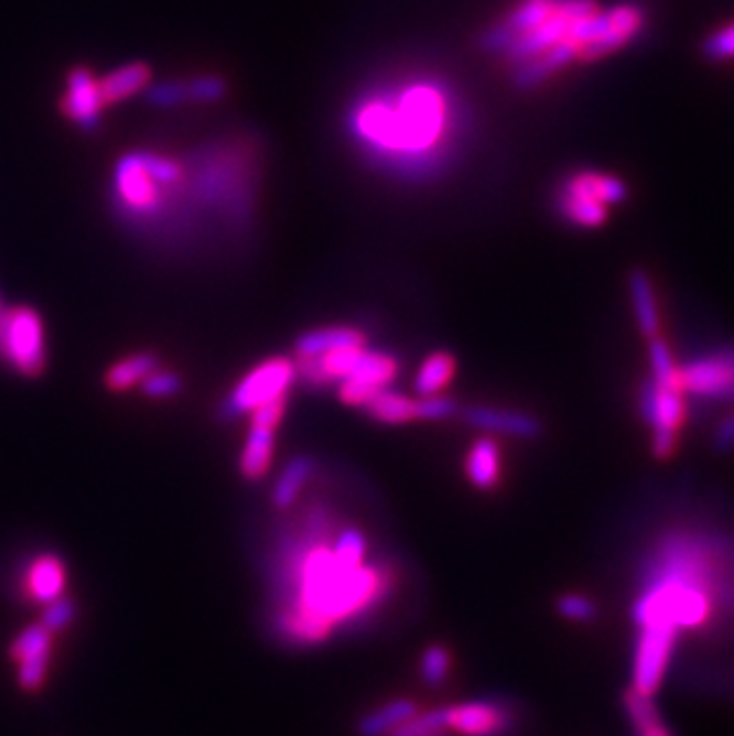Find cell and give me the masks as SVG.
Returning a JSON list of instances; mask_svg holds the SVG:
<instances>
[{"instance_id":"obj_30","label":"cell","mask_w":734,"mask_h":736,"mask_svg":"<svg viewBox=\"0 0 734 736\" xmlns=\"http://www.w3.org/2000/svg\"><path fill=\"white\" fill-rule=\"evenodd\" d=\"M701 53L711 63H734V20L703 39Z\"/></svg>"},{"instance_id":"obj_23","label":"cell","mask_w":734,"mask_h":736,"mask_svg":"<svg viewBox=\"0 0 734 736\" xmlns=\"http://www.w3.org/2000/svg\"><path fill=\"white\" fill-rule=\"evenodd\" d=\"M313 475H315L313 458H307V455H296V458H291L282 469V475L277 477L270 494L274 510H291L296 506L301 491L305 489V484L311 481Z\"/></svg>"},{"instance_id":"obj_1","label":"cell","mask_w":734,"mask_h":736,"mask_svg":"<svg viewBox=\"0 0 734 736\" xmlns=\"http://www.w3.org/2000/svg\"><path fill=\"white\" fill-rule=\"evenodd\" d=\"M465 129L461 96L434 75H408L365 91L348 112V131L377 163L424 174L456 153Z\"/></svg>"},{"instance_id":"obj_17","label":"cell","mask_w":734,"mask_h":736,"mask_svg":"<svg viewBox=\"0 0 734 736\" xmlns=\"http://www.w3.org/2000/svg\"><path fill=\"white\" fill-rule=\"evenodd\" d=\"M151 84H153V67L143 61L125 63L110 69L108 75L98 77L100 96L102 102H106V108L143 94L145 88H151Z\"/></svg>"},{"instance_id":"obj_26","label":"cell","mask_w":734,"mask_h":736,"mask_svg":"<svg viewBox=\"0 0 734 736\" xmlns=\"http://www.w3.org/2000/svg\"><path fill=\"white\" fill-rule=\"evenodd\" d=\"M458 362L456 356L449 350H432L428 358L422 360L420 370L415 375V393L418 399L424 396H439L451 385V379L456 377Z\"/></svg>"},{"instance_id":"obj_6","label":"cell","mask_w":734,"mask_h":736,"mask_svg":"<svg viewBox=\"0 0 734 736\" xmlns=\"http://www.w3.org/2000/svg\"><path fill=\"white\" fill-rule=\"evenodd\" d=\"M646 26H649V10L639 0H623V3L601 10L596 36L590 48L582 53L580 63H598L608 55L620 53L646 32Z\"/></svg>"},{"instance_id":"obj_11","label":"cell","mask_w":734,"mask_h":736,"mask_svg":"<svg viewBox=\"0 0 734 736\" xmlns=\"http://www.w3.org/2000/svg\"><path fill=\"white\" fill-rule=\"evenodd\" d=\"M399 370H401V362L393 356V353L365 348L358 365L354 367V372L336 385L339 401L350 408H363L375 393H379L381 389H389L393 385V379L396 375H399Z\"/></svg>"},{"instance_id":"obj_37","label":"cell","mask_w":734,"mask_h":736,"mask_svg":"<svg viewBox=\"0 0 734 736\" xmlns=\"http://www.w3.org/2000/svg\"><path fill=\"white\" fill-rule=\"evenodd\" d=\"M713 446L721 453H730L734 448V412H730L727 418L717 422L713 434Z\"/></svg>"},{"instance_id":"obj_28","label":"cell","mask_w":734,"mask_h":736,"mask_svg":"<svg viewBox=\"0 0 734 736\" xmlns=\"http://www.w3.org/2000/svg\"><path fill=\"white\" fill-rule=\"evenodd\" d=\"M451 653L442 643H432L420 658V677L428 686H442L451 672Z\"/></svg>"},{"instance_id":"obj_9","label":"cell","mask_w":734,"mask_h":736,"mask_svg":"<svg viewBox=\"0 0 734 736\" xmlns=\"http://www.w3.org/2000/svg\"><path fill=\"white\" fill-rule=\"evenodd\" d=\"M678 387L682 393L734 403V346L717 348L678 367Z\"/></svg>"},{"instance_id":"obj_40","label":"cell","mask_w":734,"mask_h":736,"mask_svg":"<svg viewBox=\"0 0 734 736\" xmlns=\"http://www.w3.org/2000/svg\"><path fill=\"white\" fill-rule=\"evenodd\" d=\"M3 313H6V305H3V301H0V317H3Z\"/></svg>"},{"instance_id":"obj_38","label":"cell","mask_w":734,"mask_h":736,"mask_svg":"<svg viewBox=\"0 0 734 736\" xmlns=\"http://www.w3.org/2000/svg\"><path fill=\"white\" fill-rule=\"evenodd\" d=\"M639 736H672V734L663 727V723H656V725H651V727L641 729Z\"/></svg>"},{"instance_id":"obj_4","label":"cell","mask_w":734,"mask_h":736,"mask_svg":"<svg viewBox=\"0 0 734 736\" xmlns=\"http://www.w3.org/2000/svg\"><path fill=\"white\" fill-rule=\"evenodd\" d=\"M0 360L26 379H39L46 372V329L34 307H6L0 317Z\"/></svg>"},{"instance_id":"obj_36","label":"cell","mask_w":734,"mask_h":736,"mask_svg":"<svg viewBox=\"0 0 734 736\" xmlns=\"http://www.w3.org/2000/svg\"><path fill=\"white\" fill-rule=\"evenodd\" d=\"M558 613L572 623H590L596 617V603L582 594H565L555 603Z\"/></svg>"},{"instance_id":"obj_24","label":"cell","mask_w":734,"mask_h":736,"mask_svg":"<svg viewBox=\"0 0 734 736\" xmlns=\"http://www.w3.org/2000/svg\"><path fill=\"white\" fill-rule=\"evenodd\" d=\"M363 410L370 420L389 426L418 422V399L391 389H381L379 393H375L373 399L363 405Z\"/></svg>"},{"instance_id":"obj_34","label":"cell","mask_w":734,"mask_h":736,"mask_svg":"<svg viewBox=\"0 0 734 736\" xmlns=\"http://www.w3.org/2000/svg\"><path fill=\"white\" fill-rule=\"evenodd\" d=\"M75 617H77L75 600H72L69 596H61L53 603H48V606H43L41 625L51 629L53 635H61V631H65L72 623H75Z\"/></svg>"},{"instance_id":"obj_21","label":"cell","mask_w":734,"mask_h":736,"mask_svg":"<svg viewBox=\"0 0 734 736\" xmlns=\"http://www.w3.org/2000/svg\"><path fill=\"white\" fill-rule=\"evenodd\" d=\"M465 475L482 491L496 489L501 479V448L494 439L482 436L465 455Z\"/></svg>"},{"instance_id":"obj_7","label":"cell","mask_w":734,"mask_h":736,"mask_svg":"<svg viewBox=\"0 0 734 736\" xmlns=\"http://www.w3.org/2000/svg\"><path fill=\"white\" fill-rule=\"evenodd\" d=\"M641 415L654 430L651 448L658 458H670L674 439L684 420V399L678 385H658L656 379L644 381L641 387Z\"/></svg>"},{"instance_id":"obj_16","label":"cell","mask_w":734,"mask_h":736,"mask_svg":"<svg viewBox=\"0 0 734 736\" xmlns=\"http://www.w3.org/2000/svg\"><path fill=\"white\" fill-rule=\"evenodd\" d=\"M461 418L467 426L487 434H506L525 441H535L541 436V422L530 412L492 408V405H469L461 410Z\"/></svg>"},{"instance_id":"obj_29","label":"cell","mask_w":734,"mask_h":736,"mask_svg":"<svg viewBox=\"0 0 734 736\" xmlns=\"http://www.w3.org/2000/svg\"><path fill=\"white\" fill-rule=\"evenodd\" d=\"M184 381L177 372L165 370V367H155V370L141 381V391L145 399H153V401H168L174 399V396L182 393Z\"/></svg>"},{"instance_id":"obj_10","label":"cell","mask_w":734,"mask_h":736,"mask_svg":"<svg viewBox=\"0 0 734 736\" xmlns=\"http://www.w3.org/2000/svg\"><path fill=\"white\" fill-rule=\"evenodd\" d=\"M55 635L39 623L26 625L10 643V660L18 668V684L26 694H36L48 680Z\"/></svg>"},{"instance_id":"obj_35","label":"cell","mask_w":734,"mask_h":736,"mask_svg":"<svg viewBox=\"0 0 734 736\" xmlns=\"http://www.w3.org/2000/svg\"><path fill=\"white\" fill-rule=\"evenodd\" d=\"M461 415V405L451 396H424L418 399V420L424 422H442Z\"/></svg>"},{"instance_id":"obj_13","label":"cell","mask_w":734,"mask_h":736,"mask_svg":"<svg viewBox=\"0 0 734 736\" xmlns=\"http://www.w3.org/2000/svg\"><path fill=\"white\" fill-rule=\"evenodd\" d=\"M446 727L461 736H504L512 725L508 705L496 701H467L446 705Z\"/></svg>"},{"instance_id":"obj_25","label":"cell","mask_w":734,"mask_h":736,"mask_svg":"<svg viewBox=\"0 0 734 736\" xmlns=\"http://www.w3.org/2000/svg\"><path fill=\"white\" fill-rule=\"evenodd\" d=\"M420 713V705L413 699H393L385 705H379L373 713H367L358 719L360 736H389L393 729H399L410 717Z\"/></svg>"},{"instance_id":"obj_15","label":"cell","mask_w":734,"mask_h":736,"mask_svg":"<svg viewBox=\"0 0 734 736\" xmlns=\"http://www.w3.org/2000/svg\"><path fill=\"white\" fill-rule=\"evenodd\" d=\"M22 596L34 606H48L55 598L65 596L67 565L57 553H39L24 565L22 572Z\"/></svg>"},{"instance_id":"obj_18","label":"cell","mask_w":734,"mask_h":736,"mask_svg":"<svg viewBox=\"0 0 734 736\" xmlns=\"http://www.w3.org/2000/svg\"><path fill=\"white\" fill-rule=\"evenodd\" d=\"M348 346H367L365 332L348 325L317 327L311 332H303L296 338V344H293V358H317L325 356L330 350Z\"/></svg>"},{"instance_id":"obj_8","label":"cell","mask_w":734,"mask_h":736,"mask_svg":"<svg viewBox=\"0 0 734 736\" xmlns=\"http://www.w3.org/2000/svg\"><path fill=\"white\" fill-rule=\"evenodd\" d=\"M287 405L289 396H282V399H274L251 412V426H248V436L239 455V473L246 481L268 477L274 458V436L287 415Z\"/></svg>"},{"instance_id":"obj_27","label":"cell","mask_w":734,"mask_h":736,"mask_svg":"<svg viewBox=\"0 0 734 736\" xmlns=\"http://www.w3.org/2000/svg\"><path fill=\"white\" fill-rule=\"evenodd\" d=\"M332 553L342 567H358L367 563V537L358 527H344L332 541Z\"/></svg>"},{"instance_id":"obj_32","label":"cell","mask_w":734,"mask_h":736,"mask_svg":"<svg viewBox=\"0 0 734 736\" xmlns=\"http://www.w3.org/2000/svg\"><path fill=\"white\" fill-rule=\"evenodd\" d=\"M446 727V711L444 708H432V711H420L403 723L399 729H393L389 736H430L434 732H444Z\"/></svg>"},{"instance_id":"obj_5","label":"cell","mask_w":734,"mask_h":736,"mask_svg":"<svg viewBox=\"0 0 734 736\" xmlns=\"http://www.w3.org/2000/svg\"><path fill=\"white\" fill-rule=\"evenodd\" d=\"M296 379V362H293V358L272 356L260 360L239 379V385L227 393V399L219 403V418L231 420L251 415L256 408L289 396Z\"/></svg>"},{"instance_id":"obj_2","label":"cell","mask_w":734,"mask_h":736,"mask_svg":"<svg viewBox=\"0 0 734 736\" xmlns=\"http://www.w3.org/2000/svg\"><path fill=\"white\" fill-rule=\"evenodd\" d=\"M184 182V160L160 151H134L115 165L112 194L129 217L151 219L168 208Z\"/></svg>"},{"instance_id":"obj_39","label":"cell","mask_w":734,"mask_h":736,"mask_svg":"<svg viewBox=\"0 0 734 736\" xmlns=\"http://www.w3.org/2000/svg\"><path fill=\"white\" fill-rule=\"evenodd\" d=\"M430 736H449V729H444V732H434V734H430Z\"/></svg>"},{"instance_id":"obj_31","label":"cell","mask_w":734,"mask_h":736,"mask_svg":"<svg viewBox=\"0 0 734 736\" xmlns=\"http://www.w3.org/2000/svg\"><path fill=\"white\" fill-rule=\"evenodd\" d=\"M649 360L654 375L651 379H656L658 385H678V365H674L670 346L660 336L649 342Z\"/></svg>"},{"instance_id":"obj_20","label":"cell","mask_w":734,"mask_h":736,"mask_svg":"<svg viewBox=\"0 0 734 736\" xmlns=\"http://www.w3.org/2000/svg\"><path fill=\"white\" fill-rule=\"evenodd\" d=\"M155 367H160V358L151 350L129 353V356L115 360L106 375H102V385L112 393H127L131 389L141 387V381L149 377Z\"/></svg>"},{"instance_id":"obj_22","label":"cell","mask_w":734,"mask_h":736,"mask_svg":"<svg viewBox=\"0 0 734 736\" xmlns=\"http://www.w3.org/2000/svg\"><path fill=\"white\" fill-rule=\"evenodd\" d=\"M627 291L629 301H633V311L637 317V327L644 338H656L660 334V313H658V301L651 277L644 270H633L627 277Z\"/></svg>"},{"instance_id":"obj_19","label":"cell","mask_w":734,"mask_h":736,"mask_svg":"<svg viewBox=\"0 0 734 736\" xmlns=\"http://www.w3.org/2000/svg\"><path fill=\"white\" fill-rule=\"evenodd\" d=\"M227 94V84L219 77H196L191 82L153 86L151 96L158 106H182V102H215Z\"/></svg>"},{"instance_id":"obj_14","label":"cell","mask_w":734,"mask_h":736,"mask_svg":"<svg viewBox=\"0 0 734 736\" xmlns=\"http://www.w3.org/2000/svg\"><path fill=\"white\" fill-rule=\"evenodd\" d=\"M61 112L79 125L82 129H96L100 112L106 110V102L100 96L98 77L89 67H72L65 79V94L61 98Z\"/></svg>"},{"instance_id":"obj_33","label":"cell","mask_w":734,"mask_h":736,"mask_svg":"<svg viewBox=\"0 0 734 736\" xmlns=\"http://www.w3.org/2000/svg\"><path fill=\"white\" fill-rule=\"evenodd\" d=\"M625 711H627L629 719H633V725L637 727V732L660 723V715H658V708H656V703L651 701V696L639 694V691H635V689L627 691V694H625Z\"/></svg>"},{"instance_id":"obj_3","label":"cell","mask_w":734,"mask_h":736,"mask_svg":"<svg viewBox=\"0 0 734 736\" xmlns=\"http://www.w3.org/2000/svg\"><path fill=\"white\" fill-rule=\"evenodd\" d=\"M627 198L620 176L601 170H575L555 186L553 208L558 217L580 229H598L608 223L611 208Z\"/></svg>"},{"instance_id":"obj_12","label":"cell","mask_w":734,"mask_h":736,"mask_svg":"<svg viewBox=\"0 0 734 736\" xmlns=\"http://www.w3.org/2000/svg\"><path fill=\"white\" fill-rule=\"evenodd\" d=\"M674 635H678V629L666 623H654L641 627L635 653V672H633V689L639 691V694L651 696L660 686V682H663Z\"/></svg>"}]
</instances>
